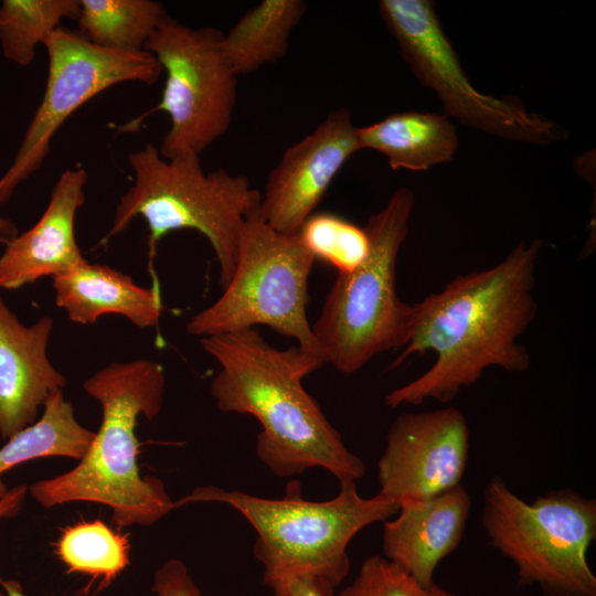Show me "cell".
Segmentation results:
<instances>
[{
  "instance_id": "obj_30",
  "label": "cell",
  "mask_w": 596,
  "mask_h": 596,
  "mask_svg": "<svg viewBox=\"0 0 596 596\" xmlns=\"http://www.w3.org/2000/svg\"><path fill=\"white\" fill-rule=\"evenodd\" d=\"M0 586L7 596H26L21 584L14 579H4L0 576Z\"/></svg>"
},
{
  "instance_id": "obj_25",
  "label": "cell",
  "mask_w": 596,
  "mask_h": 596,
  "mask_svg": "<svg viewBox=\"0 0 596 596\" xmlns=\"http://www.w3.org/2000/svg\"><path fill=\"white\" fill-rule=\"evenodd\" d=\"M336 596H457L434 583L423 587L381 555L364 560L353 582Z\"/></svg>"
},
{
  "instance_id": "obj_8",
  "label": "cell",
  "mask_w": 596,
  "mask_h": 596,
  "mask_svg": "<svg viewBox=\"0 0 596 596\" xmlns=\"http://www.w3.org/2000/svg\"><path fill=\"white\" fill-rule=\"evenodd\" d=\"M315 262L298 234L277 232L256 207L245 219L231 280L216 301L191 317L188 332L204 338L267 326L324 360L307 317Z\"/></svg>"
},
{
  "instance_id": "obj_23",
  "label": "cell",
  "mask_w": 596,
  "mask_h": 596,
  "mask_svg": "<svg viewBox=\"0 0 596 596\" xmlns=\"http://www.w3.org/2000/svg\"><path fill=\"white\" fill-rule=\"evenodd\" d=\"M79 0H3L0 4V46L3 56L19 66L30 65L35 49L60 28L77 19Z\"/></svg>"
},
{
  "instance_id": "obj_29",
  "label": "cell",
  "mask_w": 596,
  "mask_h": 596,
  "mask_svg": "<svg viewBox=\"0 0 596 596\" xmlns=\"http://www.w3.org/2000/svg\"><path fill=\"white\" fill-rule=\"evenodd\" d=\"M15 235L18 230L14 223L0 214V244H8Z\"/></svg>"
},
{
  "instance_id": "obj_19",
  "label": "cell",
  "mask_w": 596,
  "mask_h": 596,
  "mask_svg": "<svg viewBox=\"0 0 596 596\" xmlns=\"http://www.w3.org/2000/svg\"><path fill=\"white\" fill-rule=\"evenodd\" d=\"M306 10L302 0H264L247 10L221 41L233 73L246 75L283 58Z\"/></svg>"
},
{
  "instance_id": "obj_21",
  "label": "cell",
  "mask_w": 596,
  "mask_h": 596,
  "mask_svg": "<svg viewBox=\"0 0 596 596\" xmlns=\"http://www.w3.org/2000/svg\"><path fill=\"white\" fill-rule=\"evenodd\" d=\"M168 15L152 0H79V33L91 43L116 51H142Z\"/></svg>"
},
{
  "instance_id": "obj_17",
  "label": "cell",
  "mask_w": 596,
  "mask_h": 596,
  "mask_svg": "<svg viewBox=\"0 0 596 596\" xmlns=\"http://www.w3.org/2000/svg\"><path fill=\"white\" fill-rule=\"evenodd\" d=\"M55 304L78 324L119 315L138 328L158 326L163 305L158 283L142 287L120 270L87 259L53 277Z\"/></svg>"
},
{
  "instance_id": "obj_28",
  "label": "cell",
  "mask_w": 596,
  "mask_h": 596,
  "mask_svg": "<svg viewBox=\"0 0 596 596\" xmlns=\"http://www.w3.org/2000/svg\"><path fill=\"white\" fill-rule=\"evenodd\" d=\"M26 490L28 487L25 485H20L9 489L6 494L0 498V520L14 517L21 511Z\"/></svg>"
},
{
  "instance_id": "obj_12",
  "label": "cell",
  "mask_w": 596,
  "mask_h": 596,
  "mask_svg": "<svg viewBox=\"0 0 596 596\" xmlns=\"http://www.w3.org/2000/svg\"><path fill=\"white\" fill-rule=\"evenodd\" d=\"M469 449V427L458 408L402 414L377 462L379 492L400 505L446 492L460 485Z\"/></svg>"
},
{
  "instance_id": "obj_14",
  "label": "cell",
  "mask_w": 596,
  "mask_h": 596,
  "mask_svg": "<svg viewBox=\"0 0 596 596\" xmlns=\"http://www.w3.org/2000/svg\"><path fill=\"white\" fill-rule=\"evenodd\" d=\"M51 317L24 326L0 294V436L7 440L36 419L39 408L63 391L66 377L49 360Z\"/></svg>"
},
{
  "instance_id": "obj_1",
  "label": "cell",
  "mask_w": 596,
  "mask_h": 596,
  "mask_svg": "<svg viewBox=\"0 0 596 596\" xmlns=\"http://www.w3.org/2000/svg\"><path fill=\"white\" fill-rule=\"evenodd\" d=\"M541 246L540 240L522 241L497 265L459 275L412 305L406 342L391 369L428 351L436 360L421 376L390 392L386 406L448 403L490 366L508 372L530 368V354L518 339L536 313L533 291Z\"/></svg>"
},
{
  "instance_id": "obj_27",
  "label": "cell",
  "mask_w": 596,
  "mask_h": 596,
  "mask_svg": "<svg viewBox=\"0 0 596 596\" xmlns=\"http://www.w3.org/2000/svg\"><path fill=\"white\" fill-rule=\"evenodd\" d=\"M334 587L312 578L299 577L290 585L289 596H336Z\"/></svg>"
},
{
  "instance_id": "obj_9",
  "label": "cell",
  "mask_w": 596,
  "mask_h": 596,
  "mask_svg": "<svg viewBox=\"0 0 596 596\" xmlns=\"http://www.w3.org/2000/svg\"><path fill=\"white\" fill-rule=\"evenodd\" d=\"M222 38L217 29L191 28L167 15L145 44L166 73L161 99L121 130H136L150 114L166 113L170 128L158 148L164 159L201 156L222 137L237 98V76L223 55Z\"/></svg>"
},
{
  "instance_id": "obj_24",
  "label": "cell",
  "mask_w": 596,
  "mask_h": 596,
  "mask_svg": "<svg viewBox=\"0 0 596 596\" xmlns=\"http://www.w3.org/2000/svg\"><path fill=\"white\" fill-rule=\"evenodd\" d=\"M298 235L316 259L326 262L338 273L354 270L370 249L365 228L336 214L313 213Z\"/></svg>"
},
{
  "instance_id": "obj_7",
  "label": "cell",
  "mask_w": 596,
  "mask_h": 596,
  "mask_svg": "<svg viewBox=\"0 0 596 596\" xmlns=\"http://www.w3.org/2000/svg\"><path fill=\"white\" fill-rule=\"evenodd\" d=\"M481 522L490 544L515 565L520 585H535L546 596H596L587 562L595 499L561 489L528 503L494 476L485 489Z\"/></svg>"
},
{
  "instance_id": "obj_31",
  "label": "cell",
  "mask_w": 596,
  "mask_h": 596,
  "mask_svg": "<svg viewBox=\"0 0 596 596\" xmlns=\"http://www.w3.org/2000/svg\"><path fill=\"white\" fill-rule=\"evenodd\" d=\"M0 596H7L6 592L2 588H0Z\"/></svg>"
},
{
  "instance_id": "obj_5",
  "label": "cell",
  "mask_w": 596,
  "mask_h": 596,
  "mask_svg": "<svg viewBox=\"0 0 596 596\" xmlns=\"http://www.w3.org/2000/svg\"><path fill=\"white\" fill-rule=\"evenodd\" d=\"M127 161L132 183L119 199L102 244L124 232L136 217L147 223L151 257L158 242L170 232L195 230L214 251L224 288L237 264L245 219L259 206L260 192L244 175L222 168L205 172L198 155L164 159L152 143L130 152Z\"/></svg>"
},
{
  "instance_id": "obj_4",
  "label": "cell",
  "mask_w": 596,
  "mask_h": 596,
  "mask_svg": "<svg viewBox=\"0 0 596 596\" xmlns=\"http://www.w3.org/2000/svg\"><path fill=\"white\" fill-rule=\"evenodd\" d=\"M193 502L228 504L251 523L257 534L254 556L263 567V583L274 596H289L291 583L299 577L337 588L349 574L352 539L400 510L398 503L380 492L361 497L355 481L340 483L338 494L327 501L304 499L300 482L292 480L281 499L210 485L196 487L174 504Z\"/></svg>"
},
{
  "instance_id": "obj_3",
  "label": "cell",
  "mask_w": 596,
  "mask_h": 596,
  "mask_svg": "<svg viewBox=\"0 0 596 596\" xmlns=\"http://www.w3.org/2000/svg\"><path fill=\"white\" fill-rule=\"evenodd\" d=\"M164 387L163 366L150 359L114 362L89 376L83 389L102 407L99 428L78 464L32 483L31 497L45 508L79 501L107 505L120 528L151 525L177 509L164 483L142 476L138 466V417L151 421L160 413Z\"/></svg>"
},
{
  "instance_id": "obj_26",
  "label": "cell",
  "mask_w": 596,
  "mask_h": 596,
  "mask_svg": "<svg viewBox=\"0 0 596 596\" xmlns=\"http://www.w3.org/2000/svg\"><path fill=\"white\" fill-rule=\"evenodd\" d=\"M152 592L157 596H202L187 565L170 558L153 575Z\"/></svg>"
},
{
  "instance_id": "obj_6",
  "label": "cell",
  "mask_w": 596,
  "mask_h": 596,
  "mask_svg": "<svg viewBox=\"0 0 596 596\" xmlns=\"http://www.w3.org/2000/svg\"><path fill=\"white\" fill-rule=\"evenodd\" d=\"M415 204L407 188L394 191L370 216V249L350 273H338L312 327L326 363L351 374L382 352L405 345L412 305L396 291V265Z\"/></svg>"
},
{
  "instance_id": "obj_15",
  "label": "cell",
  "mask_w": 596,
  "mask_h": 596,
  "mask_svg": "<svg viewBox=\"0 0 596 596\" xmlns=\"http://www.w3.org/2000/svg\"><path fill=\"white\" fill-rule=\"evenodd\" d=\"M86 182L87 172L79 166L60 175L39 221L4 245L0 290L53 278L86 260L75 238V216L85 203Z\"/></svg>"
},
{
  "instance_id": "obj_22",
  "label": "cell",
  "mask_w": 596,
  "mask_h": 596,
  "mask_svg": "<svg viewBox=\"0 0 596 596\" xmlns=\"http://www.w3.org/2000/svg\"><path fill=\"white\" fill-rule=\"evenodd\" d=\"M129 539L100 520L79 521L62 531L55 554L67 568L98 581L97 592L108 587L129 565Z\"/></svg>"
},
{
  "instance_id": "obj_10",
  "label": "cell",
  "mask_w": 596,
  "mask_h": 596,
  "mask_svg": "<svg viewBox=\"0 0 596 596\" xmlns=\"http://www.w3.org/2000/svg\"><path fill=\"white\" fill-rule=\"evenodd\" d=\"M380 15L415 77L435 92L445 115L483 132L547 145L565 138L552 119L529 111L513 97L483 94L468 79L430 0H381Z\"/></svg>"
},
{
  "instance_id": "obj_16",
  "label": "cell",
  "mask_w": 596,
  "mask_h": 596,
  "mask_svg": "<svg viewBox=\"0 0 596 596\" xmlns=\"http://www.w3.org/2000/svg\"><path fill=\"white\" fill-rule=\"evenodd\" d=\"M471 509L460 485L433 498L400 505L383 529L384 557L423 587L432 586L439 563L457 550Z\"/></svg>"
},
{
  "instance_id": "obj_13",
  "label": "cell",
  "mask_w": 596,
  "mask_h": 596,
  "mask_svg": "<svg viewBox=\"0 0 596 596\" xmlns=\"http://www.w3.org/2000/svg\"><path fill=\"white\" fill-rule=\"evenodd\" d=\"M359 150L358 127L350 111L331 110L310 134L289 146L269 172L259 203L267 224L283 234H298L340 169Z\"/></svg>"
},
{
  "instance_id": "obj_20",
  "label": "cell",
  "mask_w": 596,
  "mask_h": 596,
  "mask_svg": "<svg viewBox=\"0 0 596 596\" xmlns=\"http://www.w3.org/2000/svg\"><path fill=\"white\" fill-rule=\"evenodd\" d=\"M95 432L82 426L73 405L57 392L43 406L40 419L6 440L0 448V498L7 489L3 472L29 460L68 457L79 460L89 448Z\"/></svg>"
},
{
  "instance_id": "obj_2",
  "label": "cell",
  "mask_w": 596,
  "mask_h": 596,
  "mask_svg": "<svg viewBox=\"0 0 596 596\" xmlns=\"http://www.w3.org/2000/svg\"><path fill=\"white\" fill-rule=\"evenodd\" d=\"M220 365L211 382L217 408L260 424L256 455L277 477L322 468L339 483L356 481L365 464L343 443L302 380L326 361L299 345H270L257 328L201 338Z\"/></svg>"
},
{
  "instance_id": "obj_11",
  "label": "cell",
  "mask_w": 596,
  "mask_h": 596,
  "mask_svg": "<svg viewBox=\"0 0 596 596\" xmlns=\"http://www.w3.org/2000/svg\"><path fill=\"white\" fill-rule=\"evenodd\" d=\"M43 45L49 61L44 94L13 161L0 178V205L42 166L54 135L82 105L117 84L152 85L162 74L158 60L146 50L100 47L78 31L62 26Z\"/></svg>"
},
{
  "instance_id": "obj_18",
  "label": "cell",
  "mask_w": 596,
  "mask_h": 596,
  "mask_svg": "<svg viewBox=\"0 0 596 596\" xmlns=\"http://www.w3.org/2000/svg\"><path fill=\"white\" fill-rule=\"evenodd\" d=\"M361 149L387 158L393 170L425 171L453 160L459 142L456 128L445 114L404 110L358 128Z\"/></svg>"
}]
</instances>
